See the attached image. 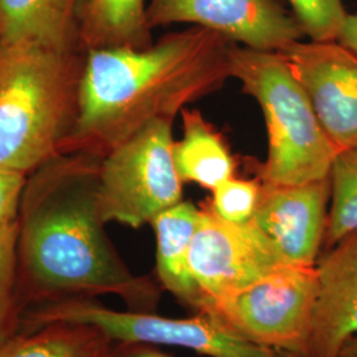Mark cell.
I'll return each instance as SVG.
<instances>
[{
  "instance_id": "6da1fadb",
  "label": "cell",
  "mask_w": 357,
  "mask_h": 357,
  "mask_svg": "<svg viewBox=\"0 0 357 357\" xmlns=\"http://www.w3.org/2000/svg\"><path fill=\"white\" fill-rule=\"evenodd\" d=\"M101 159L59 153L26 176L16 246L24 308L114 295L130 311L156 312L160 284L132 274L105 230L98 203Z\"/></svg>"
},
{
  "instance_id": "7a4b0ae2",
  "label": "cell",
  "mask_w": 357,
  "mask_h": 357,
  "mask_svg": "<svg viewBox=\"0 0 357 357\" xmlns=\"http://www.w3.org/2000/svg\"><path fill=\"white\" fill-rule=\"evenodd\" d=\"M234 43L203 26L147 48L86 52L76 121L60 153L103 158L156 119H169L231 77Z\"/></svg>"
},
{
  "instance_id": "3957f363",
  "label": "cell",
  "mask_w": 357,
  "mask_h": 357,
  "mask_svg": "<svg viewBox=\"0 0 357 357\" xmlns=\"http://www.w3.org/2000/svg\"><path fill=\"white\" fill-rule=\"evenodd\" d=\"M85 56L0 40V169L28 176L60 153L76 121Z\"/></svg>"
},
{
  "instance_id": "277c9868",
  "label": "cell",
  "mask_w": 357,
  "mask_h": 357,
  "mask_svg": "<svg viewBox=\"0 0 357 357\" xmlns=\"http://www.w3.org/2000/svg\"><path fill=\"white\" fill-rule=\"evenodd\" d=\"M231 77L252 96L266 121L268 158L257 167L265 184H303L328 178L339 149L327 137L281 52L233 44Z\"/></svg>"
},
{
  "instance_id": "5b68a950",
  "label": "cell",
  "mask_w": 357,
  "mask_h": 357,
  "mask_svg": "<svg viewBox=\"0 0 357 357\" xmlns=\"http://www.w3.org/2000/svg\"><path fill=\"white\" fill-rule=\"evenodd\" d=\"M51 323L88 324L115 343L178 347L204 357H293L245 340L205 311L190 318H167L156 312L119 311L96 298H69L26 308L22 331Z\"/></svg>"
},
{
  "instance_id": "8992f818",
  "label": "cell",
  "mask_w": 357,
  "mask_h": 357,
  "mask_svg": "<svg viewBox=\"0 0 357 357\" xmlns=\"http://www.w3.org/2000/svg\"><path fill=\"white\" fill-rule=\"evenodd\" d=\"M172 122H150L101 159L98 203L106 224L139 229L183 202L184 183L172 155Z\"/></svg>"
},
{
  "instance_id": "52a82bcc",
  "label": "cell",
  "mask_w": 357,
  "mask_h": 357,
  "mask_svg": "<svg viewBox=\"0 0 357 357\" xmlns=\"http://www.w3.org/2000/svg\"><path fill=\"white\" fill-rule=\"evenodd\" d=\"M317 290L315 266L283 264L234 293L206 299L200 311L253 344L305 357Z\"/></svg>"
},
{
  "instance_id": "ba28073f",
  "label": "cell",
  "mask_w": 357,
  "mask_h": 357,
  "mask_svg": "<svg viewBox=\"0 0 357 357\" xmlns=\"http://www.w3.org/2000/svg\"><path fill=\"white\" fill-rule=\"evenodd\" d=\"M188 264L204 302L234 293L287 262L252 221L231 224L206 203L202 205Z\"/></svg>"
},
{
  "instance_id": "9c48e42d",
  "label": "cell",
  "mask_w": 357,
  "mask_h": 357,
  "mask_svg": "<svg viewBox=\"0 0 357 357\" xmlns=\"http://www.w3.org/2000/svg\"><path fill=\"white\" fill-rule=\"evenodd\" d=\"M147 19L151 29L203 26L255 51H282L305 36L295 16L274 0H149Z\"/></svg>"
},
{
  "instance_id": "30bf717a",
  "label": "cell",
  "mask_w": 357,
  "mask_h": 357,
  "mask_svg": "<svg viewBox=\"0 0 357 357\" xmlns=\"http://www.w3.org/2000/svg\"><path fill=\"white\" fill-rule=\"evenodd\" d=\"M281 52L332 143L357 149V54L339 41L298 40Z\"/></svg>"
},
{
  "instance_id": "8fae6325",
  "label": "cell",
  "mask_w": 357,
  "mask_h": 357,
  "mask_svg": "<svg viewBox=\"0 0 357 357\" xmlns=\"http://www.w3.org/2000/svg\"><path fill=\"white\" fill-rule=\"evenodd\" d=\"M261 184L252 222L287 264L317 266L328 224L330 176L303 184Z\"/></svg>"
},
{
  "instance_id": "7c38bea8",
  "label": "cell",
  "mask_w": 357,
  "mask_h": 357,
  "mask_svg": "<svg viewBox=\"0 0 357 357\" xmlns=\"http://www.w3.org/2000/svg\"><path fill=\"white\" fill-rule=\"evenodd\" d=\"M315 268L317 302L305 357H337L357 335V229L324 249Z\"/></svg>"
},
{
  "instance_id": "4fadbf2b",
  "label": "cell",
  "mask_w": 357,
  "mask_h": 357,
  "mask_svg": "<svg viewBox=\"0 0 357 357\" xmlns=\"http://www.w3.org/2000/svg\"><path fill=\"white\" fill-rule=\"evenodd\" d=\"M200 217L202 206L183 200L158 215L150 224L156 241L158 283L195 312L202 310L203 295L192 280L188 258Z\"/></svg>"
},
{
  "instance_id": "5bb4252c",
  "label": "cell",
  "mask_w": 357,
  "mask_h": 357,
  "mask_svg": "<svg viewBox=\"0 0 357 357\" xmlns=\"http://www.w3.org/2000/svg\"><path fill=\"white\" fill-rule=\"evenodd\" d=\"M82 51L142 50L153 44L147 0H82L77 13Z\"/></svg>"
},
{
  "instance_id": "9a60e30c",
  "label": "cell",
  "mask_w": 357,
  "mask_h": 357,
  "mask_svg": "<svg viewBox=\"0 0 357 357\" xmlns=\"http://www.w3.org/2000/svg\"><path fill=\"white\" fill-rule=\"evenodd\" d=\"M82 0H0V40L81 48L77 13ZM82 50V48H81Z\"/></svg>"
},
{
  "instance_id": "2e32d148",
  "label": "cell",
  "mask_w": 357,
  "mask_h": 357,
  "mask_svg": "<svg viewBox=\"0 0 357 357\" xmlns=\"http://www.w3.org/2000/svg\"><path fill=\"white\" fill-rule=\"evenodd\" d=\"M183 138L174 142V163L183 183H195L213 191L222 181L236 176L237 163L212 125L197 110H181Z\"/></svg>"
},
{
  "instance_id": "e0dca14e",
  "label": "cell",
  "mask_w": 357,
  "mask_h": 357,
  "mask_svg": "<svg viewBox=\"0 0 357 357\" xmlns=\"http://www.w3.org/2000/svg\"><path fill=\"white\" fill-rule=\"evenodd\" d=\"M115 342L79 323H51L17 333L0 348V357H113Z\"/></svg>"
},
{
  "instance_id": "ac0fdd59",
  "label": "cell",
  "mask_w": 357,
  "mask_h": 357,
  "mask_svg": "<svg viewBox=\"0 0 357 357\" xmlns=\"http://www.w3.org/2000/svg\"><path fill=\"white\" fill-rule=\"evenodd\" d=\"M330 183L331 202L324 249L357 229V149L336 155Z\"/></svg>"
},
{
  "instance_id": "d6986e66",
  "label": "cell",
  "mask_w": 357,
  "mask_h": 357,
  "mask_svg": "<svg viewBox=\"0 0 357 357\" xmlns=\"http://www.w3.org/2000/svg\"><path fill=\"white\" fill-rule=\"evenodd\" d=\"M17 221L0 234V348L22 332L26 311L17 274Z\"/></svg>"
},
{
  "instance_id": "ffe728a7",
  "label": "cell",
  "mask_w": 357,
  "mask_h": 357,
  "mask_svg": "<svg viewBox=\"0 0 357 357\" xmlns=\"http://www.w3.org/2000/svg\"><path fill=\"white\" fill-rule=\"evenodd\" d=\"M261 181L236 176L222 181L212 191L208 203L217 216L231 224H248L253 220L261 196Z\"/></svg>"
},
{
  "instance_id": "44dd1931",
  "label": "cell",
  "mask_w": 357,
  "mask_h": 357,
  "mask_svg": "<svg viewBox=\"0 0 357 357\" xmlns=\"http://www.w3.org/2000/svg\"><path fill=\"white\" fill-rule=\"evenodd\" d=\"M305 36L314 41H335L347 17L345 0H287Z\"/></svg>"
},
{
  "instance_id": "7402d4cb",
  "label": "cell",
  "mask_w": 357,
  "mask_h": 357,
  "mask_svg": "<svg viewBox=\"0 0 357 357\" xmlns=\"http://www.w3.org/2000/svg\"><path fill=\"white\" fill-rule=\"evenodd\" d=\"M26 176L0 169V234L17 221Z\"/></svg>"
},
{
  "instance_id": "603a6c76",
  "label": "cell",
  "mask_w": 357,
  "mask_h": 357,
  "mask_svg": "<svg viewBox=\"0 0 357 357\" xmlns=\"http://www.w3.org/2000/svg\"><path fill=\"white\" fill-rule=\"evenodd\" d=\"M113 357H175L160 347L147 344L115 343Z\"/></svg>"
},
{
  "instance_id": "cb8c5ba5",
  "label": "cell",
  "mask_w": 357,
  "mask_h": 357,
  "mask_svg": "<svg viewBox=\"0 0 357 357\" xmlns=\"http://www.w3.org/2000/svg\"><path fill=\"white\" fill-rule=\"evenodd\" d=\"M336 41L357 54V13L347 15Z\"/></svg>"
},
{
  "instance_id": "d4e9b609",
  "label": "cell",
  "mask_w": 357,
  "mask_h": 357,
  "mask_svg": "<svg viewBox=\"0 0 357 357\" xmlns=\"http://www.w3.org/2000/svg\"><path fill=\"white\" fill-rule=\"evenodd\" d=\"M337 357H357V335L345 342Z\"/></svg>"
}]
</instances>
